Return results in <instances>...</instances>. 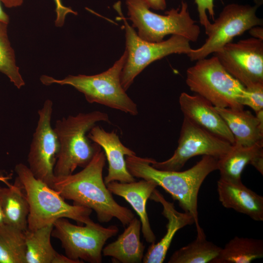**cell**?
Returning a JSON list of instances; mask_svg holds the SVG:
<instances>
[{"label":"cell","mask_w":263,"mask_h":263,"mask_svg":"<svg viewBox=\"0 0 263 263\" xmlns=\"http://www.w3.org/2000/svg\"><path fill=\"white\" fill-rule=\"evenodd\" d=\"M53 227V224H50L24 232L26 263H54L58 253L51 243Z\"/></svg>","instance_id":"obj_24"},{"label":"cell","mask_w":263,"mask_h":263,"mask_svg":"<svg viewBox=\"0 0 263 263\" xmlns=\"http://www.w3.org/2000/svg\"><path fill=\"white\" fill-rule=\"evenodd\" d=\"M4 224L3 214L0 201V226Z\"/></svg>","instance_id":"obj_36"},{"label":"cell","mask_w":263,"mask_h":263,"mask_svg":"<svg viewBox=\"0 0 263 263\" xmlns=\"http://www.w3.org/2000/svg\"><path fill=\"white\" fill-rule=\"evenodd\" d=\"M0 3L1 2L0 1V21L8 24L9 22V17L3 10Z\"/></svg>","instance_id":"obj_34"},{"label":"cell","mask_w":263,"mask_h":263,"mask_svg":"<svg viewBox=\"0 0 263 263\" xmlns=\"http://www.w3.org/2000/svg\"><path fill=\"white\" fill-rule=\"evenodd\" d=\"M0 187L4 224L25 232L28 228L29 205L22 185L17 177L13 184Z\"/></svg>","instance_id":"obj_21"},{"label":"cell","mask_w":263,"mask_h":263,"mask_svg":"<svg viewBox=\"0 0 263 263\" xmlns=\"http://www.w3.org/2000/svg\"><path fill=\"white\" fill-rule=\"evenodd\" d=\"M118 13L125 31L127 57L120 77L122 86L125 91L132 84L134 78L152 62L171 54L187 55L192 49L187 38L178 35H171L168 39L160 42L144 40L139 38L119 10Z\"/></svg>","instance_id":"obj_8"},{"label":"cell","mask_w":263,"mask_h":263,"mask_svg":"<svg viewBox=\"0 0 263 263\" xmlns=\"http://www.w3.org/2000/svg\"><path fill=\"white\" fill-rule=\"evenodd\" d=\"M248 31L252 38L263 40V28L261 26H254L251 28Z\"/></svg>","instance_id":"obj_32"},{"label":"cell","mask_w":263,"mask_h":263,"mask_svg":"<svg viewBox=\"0 0 263 263\" xmlns=\"http://www.w3.org/2000/svg\"><path fill=\"white\" fill-rule=\"evenodd\" d=\"M241 104L249 107L255 113L263 110V83L245 87Z\"/></svg>","instance_id":"obj_28"},{"label":"cell","mask_w":263,"mask_h":263,"mask_svg":"<svg viewBox=\"0 0 263 263\" xmlns=\"http://www.w3.org/2000/svg\"><path fill=\"white\" fill-rule=\"evenodd\" d=\"M263 257V241L236 236L210 263H250Z\"/></svg>","instance_id":"obj_23"},{"label":"cell","mask_w":263,"mask_h":263,"mask_svg":"<svg viewBox=\"0 0 263 263\" xmlns=\"http://www.w3.org/2000/svg\"><path fill=\"white\" fill-rule=\"evenodd\" d=\"M106 186L112 194L123 198L136 212L141 221V231L146 242L151 244L155 243L156 236L150 224L146 205L157 185L153 181L142 179L130 183L113 181Z\"/></svg>","instance_id":"obj_16"},{"label":"cell","mask_w":263,"mask_h":263,"mask_svg":"<svg viewBox=\"0 0 263 263\" xmlns=\"http://www.w3.org/2000/svg\"><path fill=\"white\" fill-rule=\"evenodd\" d=\"M15 170L29 205L27 229L35 230L61 218L81 225L94 222L90 218L92 209L67 203L57 191L36 178L26 165L18 164Z\"/></svg>","instance_id":"obj_4"},{"label":"cell","mask_w":263,"mask_h":263,"mask_svg":"<svg viewBox=\"0 0 263 263\" xmlns=\"http://www.w3.org/2000/svg\"><path fill=\"white\" fill-rule=\"evenodd\" d=\"M256 5L230 3L223 9L218 17L211 23L206 34L205 42L197 49H192L187 55L191 61L206 58L220 51L237 36L251 28L263 25V19L257 16Z\"/></svg>","instance_id":"obj_10"},{"label":"cell","mask_w":263,"mask_h":263,"mask_svg":"<svg viewBox=\"0 0 263 263\" xmlns=\"http://www.w3.org/2000/svg\"><path fill=\"white\" fill-rule=\"evenodd\" d=\"M256 5H257L258 7L261 5L263 3V0H256Z\"/></svg>","instance_id":"obj_37"},{"label":"cell","mask_w":263,"mask_h":263,"mask_svg":"<svg viewBox=\"0 0 263 263\" xmlns=\"http://www.w3.org/2000/svg\"><path fill=\"white\" fill-rule=\"evenodd\" d=\"M222 248L206 239V235L198 236L188 245L176 250L169 263H208L217 257Z\"/></svg>","instance_id":"obj_25"},{"label":"cell","mask_w":263,"mask_h":263,"mask_svg":"<svg viewBox=\"0 0 263 263\" xmlns=\"http://www.w3.org/2000/svg\"><path fill=\"white\" fill-rule=\"evenodd\" d=\"M179 102L184 117L214 135L234 144L232 134L209 102L198 94L190 95L183 92L179 96Z\"/></svg>","instance_id":"obj_15"},{"label":"cell","mask_w":263,"mask_h":263,"mask_svg":"<svg viewBox=\"0 0 263 263\" xmlns=\"http://www.w3.org/2000/svg\"><path fill=\"white\" fill-rule=\"evenodd\" d=\"M263 154V142L251 146L233 144L231 150L218 161L220 178L233 182L241 181V174L248 164Z\"/></svg>","instance_id":"obj_22"},{"label":"cell","mask_w":263,"mask_h":263,"mask_svg":"<svg viewBox=\"0 0 263 263\" xmlns=\"http://www.w3.org/2000/svg\"><path fill=\"white\" fill-rule=\"evenodd\" d=\"M53 105L52 101L47 99L38 111V120L27 159L28 168L34 176L51 188L60 149L57 135L51 125Z\"/></svg>","instance_id":"obj_12"},{"label":"cell","mask_w":263,"mask_h":263,"mask_svg":"<svg viewBox=\"0 0 263 263\" xmlns=\"http://www.w3.org/2000/svg\"><path fill=\"white\" fill-rule=\"evenodd\" d=\"M10 175L4 176L2 174H0V181L4 183L6 186H9L10 184L8 182V180L11 179Z\"/></svg>","instance_id":"obj_35"},{"label":"cell","mask_w":263,"mask_h":263,"mask_svg":"<svg viewBox=\"0 0 263 263\" xmlns=\"http://www.w3.org/2000/svg\"><path fill=\"white\" fill-rule=\"evenodd\" d=\"M214 56L244 87L263 83V40L251 37L231 42Z\"/></svg>","instance_id":"obj_13"},{"label":"cell","mask_w":263,"mask_h":263,"mask_svg":"<svg viewBox=\"0 0 263 263\" xmlns=\"http://www.w3.org/2000/svg\"><path fill=\"white\" fill-rule=\"evenodd\" d=\"M126 57L125 51L111 67L98 74L69 75L62 79L43 75L40 79L45 85L57 84L71 86L82 93L90 103L100 104L136 115L138 113L137 105L128 95L121 83V74Z\"/></svg>","instance_id":"obj_5"},{"label":"cell","mask_w":263,"mask_h":263,"mask_svg":"<svg viewBox=\"0 0 263 263\" xmlns=\"http://www.w3.org/2000/svg\"><path fill=\"white\" fill-rule=\"evenodd\" d=\"M128 19L132 27L138 30V36L150 42H160L168 35H178L190 42L196 41L200 28L191 17L187 2L182 1L177 8H172L165 15L156 14L143 0H126Z\"/></svg>","instance_id":"obj_6"},{"label":"cell","mask_w":263,"mask_h":263,"mask_svg":"<svg viewBox=\"0 0 263 263\" xmlns=\"http://www.w3.org/2000/svg\"><path fill=\"white\" fill-rule=\"evenodd\" d=\"M189 90L214 107L243 109L241 99L245 87L230 75L214 56L196 61L186 72Z\"/></svg>","instance_id":"obj_7"},{"label":"cell","mask_w":263,"mask_h":263,"mask_svg":"<svg viewBox=\"0 0 263 263\" xmlns=\"http://www.w3.org/2000/svg\"><path fill=\"white\" fill-rule=\"evenodd\" d=\"M85 225L71 223L61 218L53 224L52 236L61 243L66 256L84 263H101L106 242L119 231L116 225L104 227L94 222Z\"/></svg>","instance_id":"obj_9"},{"label":"cell","mask_w":263,"mask_h":263,"mask_svg":"<svg viewBox=\"0 0 263 263\" xmlns=\"http://www.w3.org/2000/svg\"><path fill=\"white\" fill-rule=\"evenodd\" d=\"M197 5L198 17L200 24L203 26L205 31L207 29L211 22L208 19L207 13L210 18L214 20L215 11L214 0H194Z\"/></svg>","instance_id":"obj_29"},{"label":"cell","mask_w":263,"mask_h":263,"mask_svg":"<svg viewBox=\"0 0 263 263\" xmlns=\"http://www.w3.org/2000/svg\"><path fill=\"white\" fill-rule=\"evenodd\" d=\"M232 144L198 126L184 117L178 146L169 159L157 162L150 158V165L160 170L179 171L191 158L208 155L219 159L232 148Z\"/></svg>","instance_id":"obj_11"},{"label":"cell","mask_w":263,"mask_h":263,"mask_svg":"<svg viewBox=\"0 0 263 263\" xmlns=\"http://www.w3.org/2000/svg\"><path fill=\"white\" fill-rule=\"evenodd\" d=\"M53 0L56 5V18L55 23L56 27H61L64 25L66 17L68 14H72L75 15L77 14V12L74 11L71 8L64 6L62 4L61 0Z\"/></svg>","instance_id":"obj_30"},{"label":"cell","mask_w":263,"mask_h":263,"mask_svg":"<svg viewBox=\"0 0 263 263\" xmlns=\"http://www.w3.org/2000/svg\"><path fill=\"white\" fill-rule=\"evenodd\" d=\"M160 203L163 207L162 214L168 220L165 235L157 243L151 244L144 255V263H163L172 239L181 228L194 223L193 217L188 213L180 212L175 208L174 204L166 200L163 195L156 188L150 198Z\"/></svg>","instance_id":"obj_17"},{"label":"cell","mask_w":263,"mask_h":263,"mask_svg":"<svg viewBox=\"0 0 263 263\" xmlns=\"http://www.w3.org/2000/svg\"><path fill=\"white\" fill-rule=\"evenodd\" d=\"M99 122H110L108 114L95 111L69 115L56 121L54 129L60 149L54 168L55 177L70 175L78 167L84 168L101 150L99 145L91 142L87 134Z\"/></svg>","instance_id":"obj_3"},{"label":"cell","mask_w":263,"mask_h":263,"mask_svg":"<svg viewBox=\"0 0 263 263\" xmlns=\"http://www.w3.org/2000/svg\"><path fill=\"white\" fill-rule=\"evenodd\" d=\"M7 25L0 21V72L18 89L25 85L16 62L15 55L7 35Z\"/></svg>","instance_id":"obj_27"},{"label":"cell","mask_w":263,"mask_h":263,"mask_svg":"<svg viewBox=\"0 0 263 263\" xmlns=\"http://www.w3.org/2000/svg\"><path fill=\"white\" fill-rule=\"evenodd\" d=\"M219 200L226 208H232L256 221H263V197L244 186L242 181L220 178L217 182Z\"/></svg>","instance_id":"obj_18"},{"label":"cell","mask_w":263,"mask_h":263,"mask_svg":"<svg viewBox=\"0 0 263 263\" xmlns=\"http://www.w3.org/2000/svg\"><path fill=\"white\" fill-rule=\"evenodd\" d=\"M24 232L4 224L0 226V263H26Z\"/></svg>","instance_id":"obj_26"},{"label":"cell","mask_w":263,"mask_h":263,"mask_svg":"<svg viewBox=\"0 0 263 263\" xmlns=\"http://www.w3.org/2000/svg\"><path fill=\"white\" fill-rule=\"evenodd\" d=\"M106 157L102 150L85 167L75 174L55 177L52 188L73 204L94 210L100 223L117 219L124 226L134 217L129 208L120 205L113 198L103 178Z\"/></svg>","instance_id":"obj_1"},{"label":"cell","mask_w":263,"mask_h":263,"mask_svg":"<svg viewBox=\"0 0 263 263\" xmlns=\"http://www.w3.org/2000/svg\"><path fill=\"white\" fill-rule=\"evenodd\" d=\"M214 108L232 134L233 144L248 147L263 142V110L254 115L244 109Z\"/></svg>","instance_id":"obj_19"},{"label":"cell","mask_w":263,"mask_h":263,"mask_svg":"<svg viewBox=\"0 0 263 263\" xmlns=\"http://www.w3.org/2000/svg\"><path fill=\"white\" fill-rule=\"evenodd\" d=\"M125 159L127 169L134 177L153 181L162 188L178 202L184 212L193 217L197 236L205 235L199 223L198 195L206 178L218 169L217 158L204 155L192 167L183 171L158 169L150 165V158L136 154L127 156Z\"/></svg>","instance_id":"obj_2"},{"label":"cell","mask_w":263,"mask_h":263,"mask_svg":"<svg viewBox=\"0 0 263 263\" xmlns=\"http://www.w3.org/2000/svg\"><path fill=\"white\" fill-rule=\"evenodd\" d=\"M87 136L104 150L108 162V173L104 179L106 185L113 181L130 183L136 181L127 169L125 158L136 153L122 144L115 132H107L95 125L89 132Z\"/></svg>","instance_id":"obj_14"},{"label":"cell","mask_w":263,"mask_h":263,"mask_svg":"<svg viewBox=\"0 0 263 263\" xmlns=\"http://www.w3.org/2000/svg\"><path fill=\"white\" fill-rule=\"evenodd\" d=\"M24 0H0L3 5L7 8L19 7L22 5Z\"/></svg>","instance_id":"obj_33"},{"label":"cell","mask_w":263,"mask_h":263,"mask_svg":"<svg viewBox=\"0 0 263 263\" xmlns=\"http://www.w3.org/2000/svg\"><path fill=\"white\" fill-rule=\"evenodd\" d=\"M141 230V221L134 217L115 241L103 247L102 255L111 257L114 263H141L145 245L140 240Z\"/></svg>","instance_id":"obj_20"},{"label":"cell","mask_w":263,"mask_h":263,"mask_svg":"<svg viewBox=\"0 0 263 263\" xmlns=\"http://www.w3.org/2000/svg\"><path fill=\"white\" fill-rule=\"evenodd\" d=\"M150 8L156 10H164L166 8V0H143Z\"/></svg>","instance_id":"obj_31"}]
</instances>
